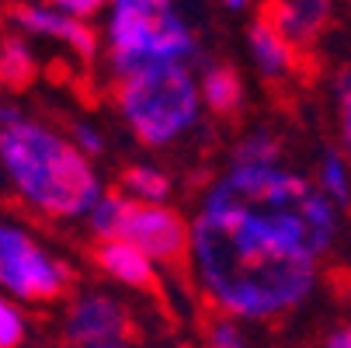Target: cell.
<instances>
[{"mask_svg":"<svg viewBox=\"0 0 351 348\" xmlns=\"http://www.w3.org/2000/svg\"><path fill=\"white\" fill-rule=\"evenodd\" d=\"M125 202H129L125 195L108 192V195H101V202L90 209V230L97 233V240H115L119 237V223H122Z\"/></svg>","mask_w":351,"mask_h":348,"instance_id":"cell-18","label":"cell"},{"mask_svg":"<svg viewBox=\"0 0 351 348\" xmlns=\"http://www.w3.org/2000/svg\"><path fill=\"white\" fill-rule=\"evenodd\" d=\"M261 18L282 38H289L299 53H306V45H313L330 21V4H324V0H289V4H268Z\"/></svg>","mask_w":351,"mask_h":348,"instance_id":"cell-10","label":"cell"},{"mask_svg":"<svg viewBox=\"0 0 351 348\" xmlns=\"http://www.w3.org/2000/svg\"><path fill=\"white\" fill-rule=\"evenodd\" d=\"M94 262L101 265V272H108L112 279L132 286V289H149L157 292V268L139 247L125 244V240H101L94 247Z\"/></svg>","mask_w":351,"mask_h":348,"instance_id":"cell-11","label":"cell"},{"mask_svg":"<svg viewBox=\"0 0 351 348\" xmlns=\"http://www.w3.org/2000/svg\"><path fill=\"white\" fill-rule=\"evenodd\" d=\"M73 132H77V146L90 157V154H101L105 150V139H101V132H97L94 126H87V122H77L73 126Z\"/></svg>","mask_w":351,"mask_h":348,"instance_id":"cell-23","label":"cell"},{"mask_svg":"<svg viewBox=\"0 0 351 348\" xmlns=\"http://www.w3.org/2000/svg\"><path fill=\"white\" fill-rule=\"evenodd\" d=\"M60 14L73 18V21H90L97 11H101V4L97 0H60V4H53Z\"/></svg>","mask_w":351,"mask_h":348,"instance_id":"cell-22","label":"cell"},{"mask_svg":"<svg viewBox=\"0 0 351 348\" xmlns=\"http://www.w3.org/2000/svg\"><path fill=\"white\" fill-rule=\"evenodd\" d=\"M11 21L21 25L25 32H32V35H45V38L66 42L84 63H90L97 56V35H94V28L87 21H73V18L60 14L53 4H49V8H42V4H21V8L11 11Z\"/></svg>","mask_w":351,"mask_h":348,"instance_id":"cell-9","label":"cell"},{"mask_svg":"<svg viewBox=\"0 0 351 348\" xmlns=\"http://www.w3.org/2000/svg\"><path fill=\"white\" fill-rule=\"evenodd\" d=\"M97 348H125V345H97Z\"/></svg>","mask_w":351,"mask_h":348,"instance_id":"cell-24","label":"cell"},{"mask_svg":"<svg viewBox=\"0 0 351 348\" xmlns=\"http://www.w3.org/2000/svg\"><path fill=\"white\" fill-rule=\"evenodd\" d=\"M129 198V195H125ZM160 265H184V258L191 255V227L181 220L178 209L171 206H149V202H125L122 223H119V237Z\"/></svg>","mask_w":351,"mask_h":348,"instance_id":"cell-7","label":"cell"},{"mask_svg":"<svg viewBox=\"0 0 351 348\" xmlns=\"http://www.w3.org/2000/svg\"><path fill=\"white\" fill-rule=\"evenodd\" d=\"M247 42H250V56H254L258 70L268 80H285L299 70V49L289 38H282L265 18H258L247 28Z\"/></svg>","mask_w":351,"mask_h":348,"instance_id":"cell-12","label":"cell"},{"mask_svg":"<svg viewBox=\"0 0 351 348\" xmlns=\"http://www.w3.org/2000/svg\"><path fill=\"white\" fill-rule=\"evenodd\" d=\"M209 348H247L240 327L230 317H216L209 327Z\"/></svg>","mask_w":351,"mask_h":348,"instance_id":"cell-21","label":"cell"},{"mask_svg":"<svg viewBox=\"0 0 351 348\" xmlns=\"http://www.w3.org/2000/svg\"><path fill=\"white\" fill-rule=\"evenodd\" d=\"M320 188L327 192V198L334 202H351V171H348V157L337 150H327L320 161Z\"/></svg>","mask_w":351,"mask_h":348,"instance_id":"cell-17","label":"cell"},{"mask_svg":"<svg viewBox=\"0 0 351 348\" xmlns=\"http://www.w3.org/2000/svg\"><path fill=\"white\" fill-rule=\"evenodd\" d=\"M202 102L213 115H237L240 105H243V80L233 67L219 63V67H209L206 77H202Z\"/></svg>","mask_w":351,"mask_h":348,"instance_id":"cell-13","label":"cell"},{"mask_svg":"<svg viewBox=\"0 0 351 348\" xmlns=\"http://www.w3.org/2000/svg\"><path fill=\"white\" fill-rule=\"evenodd\" d=\"M35 56L25 45V38L18 35H4L0 38V84L11 91H25L35 80Z\"/></svg>","mask_w":351,"mask_h":348,"instance_id":"cell-14","label":"cell"},{"mask_svg":"<svg viewBox=\"0 0 351 348\" xmlns=\"http://www.w3.org/2000/svg\"><path fill=\"white\" fill-rule=\"evenodd\" d=\"M115 102L143 146L174 143L198 122V108H202L195 77L184 63H157L119 77Z\"/></svg>","mask_w":351,"mask_h":348,"instance_id":"cell-4","label":"cell"},{"mask_svg":"<svg viewBox=\"0 0 351 348\" xmlns=\"http://www.w3.org/2000/svg\"><path fill=\"white\" fill-rule=\"evenodd\" d=\"M122 192L132 195V202H149V206H164V198L171 195V178L160 174L157 167H125L122 171Z\"/></svg>","mask_w":351,"mask_h":348,"instance_id":"cell-15","label":"cell"},{"mask_svg":"<svg viewBox=\"0 0 351 348\" xmlns=\"http://www.w3.org/2000/svg\"><path fill=\"white\" fill-rule=\"evenodd\" d=\"M0 164L25 202L56 220H77L101 202V185L77 143L42 122H14L0 129Z\"/></svg>","mask_w":351,"mask_h":348,"instance_id":"cell-3","label":"cell"},{"mask_svg":"<svg viewBox=\"0 0 351 348\" xmlns=\"http://www.w3.org/2000/svg\"><path fill=\"white\" fill-rule=\"evenodd\" d=\"M337 97H341V146L351 164V70L337 77Z\"/></svg>","mask_w":351,"mask_h":348,"instance_id":"cell-20","label":"cell"},{"mask_svg":"<svg viewBox=\"0 0 351 348\" xmlns=\"http://www.w3.org/2000/svg\"><path fill=\"white\" fill-rule=\"evenodd\" d=\"M112 70L129 77L157 63H188L198 53L195 32L164 0H119L108 21Z\"/></svg>","mask_w":351,"mask_h":348,"instance_id":"cell-5","label":"cell"},{"mask_svg":"<svg viewBox=\"0 0 351 348\" xmlns=\"http://www.w3.org/2000/svg\"><path fill=\"white\" fill-rule=\"evenodd\" d=\"M282 157V139L275 132H250L237 143L233 150V167H275Z\"/></svg>","mask_w":351,"mask_h":348,"instance_id":"cell-16","label":"cell"},{"mask_svg":"<svg viewBox=\"0 0 351 348\" xmlns=\"http://www.w3.org/2000/svg\"><path fill=\"white\" fill-rule=\"evenodd\" d=\"M202 209L250 220L285 237L310 258L330 251L337 230L330 198L306 178L282 167H233L209 188Z\"/></svg>","mask_w":351,"mask_h":348,"instance_id":"cell-2","label":"cell"},{"mask_svg":"<svg viewBox=\"0 0 351 348\" xmlns=\"http://www.w3.org/2000/svg\"><path fill=\"white\" fill-rule=\"evenodd\" d=\"M73 275L21 227L0 220V286L18 300L53 303L70 289Z\"/></svg>","mask_w":351,"mask_h":348,"instance_id":"cell-6","label":"cell"},{"mask_svg":"<svg viewBox=\"0 0 351 348\" xmlns=\"http://www.w3.org/2000/svg\"><path fill=\"white\" fill-rule=\"evenodd\" d=\"M25 341V317L14 303L0 296V348H21Z\"/></svg>","mask_w":351,"mask_h":348,"instance_id":"cell-19","label":"cell"},{"mask_svg":"<svg viewBox=\"0 0 351 348\" xmlns=\"http://www.w3.org/2000/svg\"><path fill=\"white\" fill-rule=\"evenodd\" d=\"M129 327H132L129 314L119 300H112L108 292H87L70 303L63 334L77 348H97V345H122Z\"/></svg>","mask_w":351,"mask_h":348,"instance_id":"cell-8","label":"cell"},{"mask_svg":"<svg viewBox=\"0 0 351 348\" xmlns=\"http://www.w3.org/2000/svg\"><path fill=\"white\" fill-rule=\"evenodd\" d=\"M191 262L209 300L226 317L243 321H278L303 307L317 286V258L230 213H198Z\"/></svg>","mask_w":351,"mask_h":348,"instance_id":"cell-1","label":"cell"}]
</instances>
